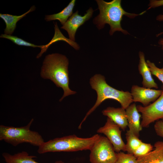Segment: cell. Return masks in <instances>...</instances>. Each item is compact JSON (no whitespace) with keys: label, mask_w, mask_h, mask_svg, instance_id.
Masks as SVG:
<instances>
[{"label":"cell","mask_w":163,"mask_h":163,"mask_svg":"<svg viewBox=\"0 0 163 163\" xmlns=\"http://www.w3.org/2000/svg\"><path fill=\"white\" fill-rule=\"evenodd\" d=\"M120 128L111 120L108 118L105 125L97 130V133L105 135L112 145L116 153L121 151H126V144L121 135Z\"/></svg>","instance_id":"ba28073f"},{"label":"cell","mask_w":163,"mask_h":163,"mask_svg":"<svg viewBox=\"0 0 163 163\" xmlns=\"http://www.w3.org/2000/svg\"><path fill=\"white\" fill-rule=\"evenodd\" d=\"M100 136L96 134L90 137L83 138L73 135L56 138L44 142L38 147L37 152L42 154L48 152L90 150Z\"/></svg>","instance_id":"277c9868"},{"label":"cell","mask_w":163,"mask_h":163,"mask_svg":"<svg viewBox=\"0 0 163 163\" xmlns=\"http://www.w3.org/2000/svg\"><path fill=\"white\" fill-rule=\"evenodd\" d=\"M126 111L129 130L139 137L142 128L140 122L141 115L138 111L136 104H131L126 109Z\"/></svg>","instance_id":"4fadbf2b"},{"label":"cell","mask_w":163,"mask_h":163,"mask_svg":"<svg viewBox=\"0 0 163 163\" xmlns=\"http://www.w3.org/2000/svg\"><path fill=\"white\" fill-rule=\"evenodd\" d=\"M100 11L99 14L93 20L99 30L103 28L106 24L110 27L109 34L112 35L116 31L121 32L124 34H129L123 29L121 21L123 15L130 18H134L137 16L144 13L145 11L139 14L127 12L122 8L121 0H113L106 2L103 0L96 1Z\"/></svg>","instance_id":"7a4b0ae2"},{"label":"cell","mask_w":163,"mask_h":163,"mask_svg":"<svg viewBox=\"0 0 163 163\" xmlns=\"http://www.w3.org/2000/svg\"><path fill=\"white\" fill-rule=\"evenodd\" d=\"M156 20L157 21H163V12L162 14H161L157 15L156 17ZM163 34V31L158 33L156 35V37H158Z\"/></svg>","instance_id":"d4e9b609"},{"label":"cell","mask_w":163,"mask_h":163,"mask_svg":"<svg viewBox=\"0 0 163 163\" xmlns=\"http://www.w3.org/2000/svg\"><path fill=\"white\" fill-rule=\"evenodd\" d=\"M117 156L115 163H137V158L132 154L120 151L117 153Z\"/></svg>","instance_id":"ffe728a7"},{"label":"cell","mask_w":163,"mask_h":163,"mask_svg":"<svg viewBox=\"0 0 163 163\" xmlns=\"http://www.w3.org/2000/svg\"><path fill=\"white\" fill-rule=\"evenodd\" d=\"M154 147L152 151L137 158V163H163V142H156Z\"/></svg>","instance_id":"5bb4252c"},{"label":"cell","mask_w":163,"mask_h":163,"mask_svg":"<svg viewBox=\"0 0 163 163\" xmlns=\"http://www.w3.org/2000/svg\"><path fill=\"white\" fill-rule=\"evenodd\" d=\"M146 62L151 74L157 77L163 84V67L161 68H158L154 63L148 60Z\"/></svg>","instance_id":"7402d4cb"},{"label":"cell","mask_w":163,"mask_h":163,"mask_svg":"<svg viewBox=\"0 0 163 163\" xmlns=\"http://www.w3.org/2000/svg\"><path fill=\"white\" fill-rule=\"evenodd\" d=\"M102 113L117 125L123 130L124 131L128 126L126 109L123 107H108L103 110Z\"/></svg>","instance_id":"7c38bea8"},{"label":"cell","mask_w":163,"mask_h":163,"mask_svg":"<svg viewBox=\"0 0 163 163\" xmlns=\"http://www.w3.org/2000/svg\"><path fill=\"white\" fill-rule=\"evenodd\" d=\"M158 44L161 46V49L163 50V38H161L160 39L158 42Z\"/></svg>","instance_id":"484cf974"},{"label":"cell","mask_w":163,"mask_h":163,"mask_svg":"<svg viewBox=\"0 0 163 163\" xmlns=\"http://www.w3.org/2000/svg\"><path fill=\"white\" fill-rule=\"evenodd\" d=\"M90 163H115L117 153L108 139L100 136L90 150Z\"/></svg>","instance_id":"8992f818"},{"label":"cell","mask_w":163,"mask_h":163,"mask_svg":"<svg viewBox=\"0 0 163 163\" xmlns=\"http://www.w3.org/2000/svg\"><path fill=\"white\" fill-rule=\"evenodd\" d=\"M69 60L65 55L52 53L46 56L41 68L40 75L43 78L50 79L57 87L63 89V95L59 101L66 97L76 93L69 88Z\"/></svg>","instance_id":"6da1fadb"},{"label":"cell","mask_w":163,"mask_h":163,"mask_svg":"<svg viewBox=\"0 0 163 163\" xmlns=\"http://www.w3.org/2000/svg\"><path fill=\"white\" fill-rule=\"evenodd\" d=\"M126 136V151L128 153L133 154L142 142L129 130H127Z\"/></svg>","instance_id":"ac0fdd59"},{"label":"cell","mask_w":163,"mask_h":163,"mask_svg":"<svg viewBox=\"0 0 163 163\" xmlns=\"http://www.w3.org/2000/svg\"><path fill=\"white\" fill-rule=\"evenodd\" d=\"M163 6V0H150L148 9Z\"/></svg>","instance_id":"cb8c5ba5"},{"label":"cell","mask_w":163,"mask_h":163,"mask_svg":"<svg viewBox=\"0 0 163 163\" xmlns=\"http://www.w3.org/2000/svg\"></svg>","instance_id":"4316f807"},{"label":"cell","mask_w":163,"mask_h":163,"mask_svg":"<svg viewBox=\"0 0 163 163\" xmlns=\"http://www.w3.org/2000/svg\"><path fill=\"white\" fill-rule=\"evenodd\" d=\"M154 128L157 135L163 137V121L158 120L155 123Z\"/></svg>","instance_id":"603a6c76"},{"label":"cell","mask_w":163,"mask_h":163,"mask_svg":"<svg viewBox=\"0 0 163 163\" xmlns=\"http://www.w3.org/2000/svg\"><path fill=\"white\" fill-rule=\"evenodd\" d=\"M90 83L92 88L97 92V100L81 122L79 129L81 128L82 123L87 117L105 100H115L125 109L133 102L131 93L128 91L119 90L112 87L107 83L104 76L100 74H96L92 77L90 79Z\"/></svg>","instance_id":"3957f363"},{"label":"cell","mask_w":163,"mask_h":163,"mask_svg":"<svg viewBox=\"0 0 163 163\" xmlns=\"http://www.w3.org/2000/svg\"><path fill=\"white\" fill-rule=\"evenodd\" d=\"M153 147L150 143L142 142L133 155L137 158L146 155L152 151L154 149Z\"/></svg>","instance_id":"44dd1931"},{"label":"cell","mask_w":163,"mask_h":163,"mask_svg":"<svg viewBox=\"0 0 163 163\" xmlns=\"http://www.w3.org/2000/svg\"><path fill=\"white\" fill-rule=\"evenodd\" d=\"M162 88L161 94L153 103L146 107L136 106L138 111L142 114V128L148 127L154 121L163 119V86Z\"/></svg>","instance_id":"52a82bcc"},{"label":"cell","mask_w":163,"mask_h":163,"mask_svg":"<svg viewBox=\"0 0 163 163\" xmlns=\"http://www.w3.org/2000/svg\"><path fill=\"white\" fill-rule=\"evenodd\" d=\"M1 38H5L8 39L15 44L21 46L32 47H39L43 50V46H38L27 42L23 39L18 37L17 36L8 35L5 34H2L0 36Z\"/></svg>","instance_id":"d6986e66"},{"label":"cell","mask_w":163,"mask_h":163,"mask_svg":"<svg viewBox=\"0 0 163 163\" xmlns=\"http://www.w3.org/2000/svg\"><path fill=\"white\" fill-rule=\"evenodd\" d=\"M139 56V62L138 68L139 73L142 78L143 87L150 89L158 88V85L152 78L150 69L145 60L144 53L140 51Z\"/></svg>","instance_id":"8fae6325"},{"label":"cell","mask_w":163,"mask_h":163,"mask_svg":"<svg viewBox=\"0 0 163 163\" xmlns=\"http://www.w3.org/2000/svg\"><path fill=\"white\" fill-rule=\"evenodd\" d=\"M34 121L32 119L26 126L21 127L0 126V140L14 146L23 143H27L38 147L44 141L37 132L32 131L30 127Z\"/></svg>","instance_id":"5b68a950"},{"label":"cell","mask_w":163,"mask_h":163,"mask_svg":"<svg viewBox=\"0 0 163 163\" xmlns=\"http://www.w3.org/2000/svg\"><path fill=\"white\" fill-rule=\"evenodd\" d=\"M2 156L6 163H39L36 161L34 159L36 156L29 155L25 151H22L13 155L4 152L2 154ZM54 163H65L59 160L56 161Z\"/></svg>","instance_id":"9a60e30c"},{"label":"cell","mask_w":163,"mask_h":163,"mask_svg":"<svg viewBox=\"0 0 163 163\" xmlns=\"http://www.w3.org/2000/svg\"><path fill=\"white\" fill-rule=\"evenodd\" d=\"M162 92V90L153 89L134 85L132 87L131 93L133 102H139L143 106L146 107L151 102L156 101Z\"/></svg>","instance_id":"9c48e42d"},{"label":"cell","mask_w":163,"mask_h":163,"mask_svg":"<svg viewBox=\"0 0 163 163\" xmlns=\"http://www.w3.org/2000/svg\"><path fill=\"white\" fill-rule=\"evenodd\" d=\"M76 1L72 0L68 5L59 12L45 16V20L47 21L58 20L63 25L73 14V10L75 5Z\"/></svg>","instance_id":"e0dca14e"},{"label":"cell","mask_w":163,"mask_h":163,"mask_svg":"<svg viewBox=\"0 0 163 163\" xmlns=\"http://www.w3.org/2000/svg\"><path fill=\"white\" fill-rule=\"evenodd\" d=\"M93 11V9L90 8L83 16H82L78 14V11H77L72 14L61 27V29L67 31L70 40L73 41H75V34L77 29L92 17Z\"/></svg>","instance_id":"30bf717a"},{"label":"cell","mask_w":163,"mask_h":163,"mask_svg":"<svg viewBox=\"0 0 163 163\" xmlns=\"http://www.w3.org/2000/svg\"><path fill=\"white\" fill-rule=\"evenodd\" d=\"M35 9V6H32L27 12L18 16L0 13V17L4 20L6 25V27L4 31L5 34L12 35L16 28L17 22L28 14L34 11Z\"/></svg>","instance_id":"2e32d148"}]
</instances>
